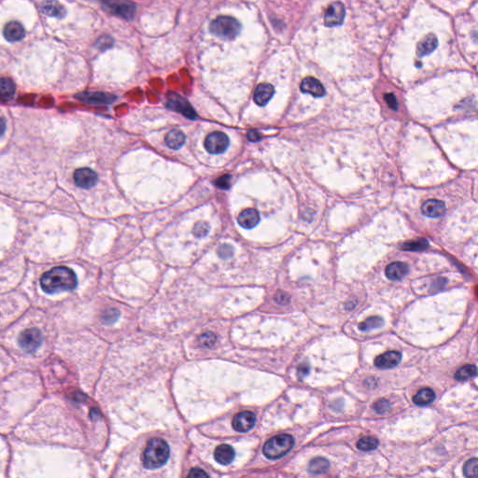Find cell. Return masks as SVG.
Here are the masks:
<instances>
[{
	"label": "cell",
	"mask_w": 478,
	"mask_h": 478,
	"mask_svg": "<svg viewBox=\"0 0 478 478\" xmlns=\"http://www.w3.org/2000/svg\"><path fill=\"white\" fill-rule=\"evenodd\" d=\"M308 370L309 368L307 365H300L299 368H298V375L300 376V378H303V376L307 375L308 374Z\"/></svg>",
	"instance_id": "cell-42"
},
{
	"label": "cell",
	"mask_w": 478,
	"mask_h": 478,
	"mask_svg": "<svg viewBox=\"0 0 478 478\" xmlns=\"http://www.w3.org/2000/svg\"><path fill=\"white\" fill-rule=\"evenodd\" d=\"M429 247V242L424 238L411 240L401 245V249L405 252H423Z\"/></svg>",
	"instance_id": "cell-26"
},
{
	"label": "cell",
	"mask_w": 478,
	"mask_h": 478,
	"mask_svg": "<svg viewBox=\"0 0 478 478\" xmlns=\"http://www.w3.org/2000/svg\"><path fill=\"white\" fill-rule=\"evenodd\" d=\"M477 373V369L474 365L467 364L463 367L460 368L456 373H455V379L458 381H465L467 379H470L472 376H474Z\"/></svg>",
	"instance_id": "cell-28"
},
{
	"label": "cell",
	"mask_w": 478,
	"mask_h": 478,
	"mask_svg": "<svg viewBox=\"0 0 478 478\" xmlns=\"http://www.w3.org/2000/svg\"><path fill=\"white\" fill-rule=\"evenodd\" d=\"M211 33L225 40H233L238 36L242 26L238 21L231 16H219L210 24Z\"/></svg>",
	"instance_id": "cell-3"
},
{
	"label": "cell",
	"mask_w": 478,
	"mask_h": 478,
	"mask_svg": "<svg viewBox=\"0 0 478 478\" xmlns=\"http://www.w3.org/2000/svg\"><path fill=\"white\" fill-rule=\"evenodd\" d=\"M446 211V205L441 200L429 199L424 203L421 207V212L429 218H439Z\"/></svg>",
	"instance_id": "cell-16"
},
{
	"label": "cell",
	"mask_w": 478,
	"mask_h": 478,
	"mask_svg": "<svg viewBox=\"0 0 478 478\" xmlns=\"http://www.w3.org/2000/svg\"><path fill=\"white\" fill-rule=\"evenodd\" d=\"M41 11L45 15L54 18H64L67 14L65 7L58 0H43Z\"/></svg>",
	"instance_id": "cell-17"
},
{
	"label": "cell",
	"mask_w": 478,
	"mask_h": 478,
	"mask_svg": "<svg viewBox=\"0 0 478 478\" xmlns=\"http://www.w3.org/2000/svg\"><path fill=\"white\" fill-rule=\"evenodd\" d=\"M346 10L341 2H333L327 9L324 16V23L328 27H334L343 24Z\"/></svg>",
	"instance_id": "cell-10"
},
{
	"label": "cell",
	"mask_w": 478,
	"mask_h": 478,
	"mask_svg": "<svg viewBox=\"0 0 478 478\" xmlns=\"http://www.w3.org/2000/svg\"><path fill=\"white\" fill-rule=\"evenodd\" d=\"M248 138L249 140L252 141V142H255V141L260 140V135L258 133L257 131L255 130H251L248 132Z\"/></svg>",
	"instance_id": "cell-41"
},
{
	"label": "cell",
	"mask_w": 478,
	"mask_h": 478,
	"mask_svg": "<svg viewBox=\"0 0 478 478\" xmlns=\"http://www.w3.org/2000/svg\"><path fill=\"white\" fill-rule=\"evenodd\" d=\"M41 331L37 328L25 330L19 338V345L26 353H34L42 344Z\"/></svg>",
	"instance_id": "cell-7"
},
{
	"label": "cell",
	"mask_w": 478,
	"mask_h": 478,
	"mask_svg": "<svg viewBox=\"0 0 478 478\" xmlns=\"http://www.w3.org/2000/svg\"><path fill=\"white\" fill-rule=\"evenodd\" d=\"M74 181L76 185L82 189H91L94 187L98 181H99V177L95 172L87 168H79L74 173Z\"/></svg>",
	"instance_id": "cell-11"
},
{
	"label": "cell",
	"mask_w": 478,
	"mask_h": 478,
	"mask_svg": "<svg viewBox=\"0 0 478 478\" xmlns=\"http://www.w3.org/2000/svg\"><path fill=\"white\" fill-rule=\"evenodd\" d=\"M409 271L408 265L403 262H394L386 267V276L391 280H400L407 275Z\"/></svg>",
	"instance_id": "cell-20"
},
{
	"label": "cell",
	"mask_w": 478,
	"mask_h": 478,
	"mask_svg": "<svg viewBox=\"0 0 478 478\" xmlns=\"http://www.w3.org/2000/svg\"><path fill=\"white\" fill-rule=\"evenodd\" d=\"M384 99L386 101L387 105L393 110V111H397L398 110V101H397V99L395 98V95L390 92V93H386L384 95Z\"/></svg>",
	"instance_id": "cell-37"
},
{
	"label": "cell",
	"mask_w": 478,
	"mask_h": 478,
	"mask_svg": "<svg viewBox=\"0 0 478 478\" xmlns=\"http://www.w3.org/2000/svg\"><path fill=\"white\" fill-rule=\"evenodd\" d=\"M81 102L88 105H109L116 100L114 94L102 92H83L75 95Z\"/></svg>",
	"instance_id": "cell-9"
},
{
	"label": "cell",
	"mask_w": 478,
	"mask_h": 478,
	"mask_svg": "<svg viewBox=\"0 0 478 478\" xmlns=\"http://www.w3.org/2000/svg\"><path fill=\"white\" fill-rule=\"evenodd\" d=\"M330 468V462L324 458H315L309 463V472L315 474H320L326 472Z\"/></svg>",
	"instance_id": "cell-27"
},
{
	"label": "cell",
	"mask_w": 478,
	"mask_h": 478,
	"mask_svg": "<svg viewBox=\"0 0 478 478\" xmlns=\"http://www.w3.org/2000/svg\"><path fill=\"white\" fill-rule=\"evenodd\" d=\"M239 225L245 229H252L260 221V215L254 209H246L239 214L237 218Z\"/></svg>",
	"instance_id": "cell-19"
},
{
	"label": "cell",
	"mask_w": 478,
	"mask_h": 478,
	"mask_svg": "<svg viewBox=\"0 0 478 478\" xmlns=\"http://www.w3.org/2000/svg\"><path fill=\"white\" fill-rule=\"evenodd\" d=\"M229 137L222 132H213L205 140V148L211 154H223L229 146Z\"/></svg>",
	"instance_id": "cell-8"
},
{
	"label": "cell",
	"mask_w": 478,
	"mask_h": 478,
	"mask_svg": "<svg viewBox=\"0 0 478 478\" xmlns=\"http://www.w3.org/2000/svg\"><path fill=\"white\" fill-rule=\"evenodd\" d=\"M103 7L107 12L126 21L133 20L136 13V5L131 0H104Z\"/></svg>",
	"instance_id": "cell-5"
},
{
	"label": "cell",
	"mask_w": 478,
	"mask_h": 478,
	"mask_svg": "<svg viewBox=\"0 0 478 478\" xmlns=\"http://www.w3.org/2000/svg\"><path fill=\"white\" fill-rule=\"evenodd\" d=\"M256 423V416L251 411L240 412L233 419V429L239 433H246L252 429Z\"/></svg>",
	"instance_id": "cell-12"
},
{
	"label": "cell",
	"mask_w": 478,
	"mask_h": 478,
	"mask_svg": "<svg viewBox=\"0 0 478 478\" xmlns=\"http://www.w3.org/2000/svg\"><path fill=\"white\" fill-rule=\"evenodd\" d=\"M166 106L172 111H178L190 120H196L197 114L192 105L177 92H167Z\"/></svg>",
	"instance_id": "cell-6"
},
{
	"label": "cell",
	"mask_w": 478,
	"mask_h": 478,
	"mask_svg": "<svg viewBox=\"0 0 478 478\" xmlns=\"http://www.w3.org/2000/svg\"><path fill=\"white\" fill-rule=\"evenodd\" d=\"M435 399H436V393L429 388H424L414 396L413 402L417 405L424 406V405L432 404L435 401Z\"/></svg>",
	"instance_id": "cell-24"
},
{
	"label": "cell",
	"mask_w": 478,
	"mask_h": 478,
	"mask_svg": "<svg viewBox=\"0 0 478 478\" xmlns=\"http://www.w3.org/2000/svg\"><path fill=\"white\" fill-rule=\"evenodd\" d=\"M114 44V39L111 37V36H108V35H103L101 37H99V39L95 41V47L99 50V51H107V50L111 49V47L113 46Z\"/></svg>",
	"instance_id": "cell-32"
},
{
	"label": "cell",
	"mask_w": 478,
	"mask_h": 478,
	"mask_svg": "<svg viewBox=\"0 0 478 478\" xmlns=\"http://www.w3.org/2000/svg\"><path fill=\"white\" fill-rule=\"evenodd\" d=\"M170 449L165 440L154 438L148 442L143 453V463L148 470L158 469L168 460Z\"/></svg>",
	"instance_id": "cell-2"
},
{
	"label": "cell",
	"mask_w": 478,
	"mask_h": 478,
	"mask_svg": "<svg viewBox=\"0 0 478 478\" xmlns=\"http://www.w3.org/2000/svg\"><path fill=\"white\" fill-rule=\"evenodd\" d=\"M383 325V319L380 317H370L359 324V329L362 331H368L380 328Z\"/></svg>",
	"instance_id": "cell-30"
},
{
	"label": "cell",
	"mask_w": 478,
	"mask_h": 478,
	"mask_svg": "<svg viewBox=\"0 0 478 478\" xmlns=\"http://www.w3.org/2000/svg\"><path fill=\"white\" fill-rule=\"evenodd\" d=\"M275 93L274 86L270 83H261L257 86L253 99L256 104L263 107L269 102Z\"/></svg>",
	"instance_id": "cell-18"
},
{
	"label": "cell",
	"mask_w": 478,
	"mask_h": 478,
	"mask_svg": "<svg viewBox=\"0 0 478 478\" xmlns=\"http://www.w3.org/2000/svg\"><path fill=\"white\" fill-rule=\"evenodd\" d=\"M6 131V122L4 121V119L0 118V136L4 135Z\"/></svg>",
	"instance_id": "cell-43"
},
{
	"label": "cell",
	"mask_w": 478,
	"mask_h": 478,
	"mask_svg": "<svg viewBox=\"0 0 478 478\" xmlns=\"http://www.w3.org/2000/svg\"><path fill=\"white\" fill-rule=\"evenodd\" d=\"M230 179H231V177L230 175H225L221 178H219L216 181H215L214 184L219 187V188H221V189H229L230 188Z\"/></svg>",
	"instance_id": "cell-38"
},
{
	"label": "cell",
	"mask_w": 478,
	"mask_h": 478,
	"mask_svg": "<svg viewBox=\"0 0 478 478\" xmlns=\"http://www.w3.org/2000/svg\"><path fill=\"white\" fill-rule=\"evenodd\" d=\"M295 446V438L290 435L282 434L274 436L264 445L263 452L269 460H277L289 453Z\"/></svg>",
	"instance_id": "cell-4"
},
{
	"label": "cell",
	"mask_w": 478,
	"mask_h": 478,
	"mask_svg": "<svg viewBox=\"0 0 478 478\" xmlns=\"http://www.w3.org/2000/svg\"><path fill=\"white\" fill-rule=\"evenodd\" d=\"M402 361V353L399 351H388L376 357L374 365L379 369H391L397 366Z\"/></svg>",
	"instance_id": "cell-13"
},
{
	"label": "cell",
	"mask_w": 478,
	"mask_h": 478,
	"mask_svg": "<svg viewBox=\"0 0 478 478\" xmlns=\"http://www.w3.org/2000/svg\"><path fill=\"white\" fill-rule=\"evenodd\" d=\"M216 340H217V338H216L214 333H212V332H206L199 338L200 344L202 345L203 347H206V348L212 347L216 342Z\"/></svg>",
	"instance_id": "cell-34"
},
{
	"label": "cell",
	"mask_w": 478,
	"mask_h": 478,
	"mask_svg": "<svg viewBox=\"0 0 478 478\" xmlns=\"http://www.w3.org/2000/svg\"><path fill=\"white\" fill-rule=\"evenodd\" d=\"M209 229H210V227H209L208 222L199 221V222H197L196 226L194 228V233L197 237H204L209 233Z\"/></svg>",
	"instance_id": "cell-33"
},
{
	"label": "cell",
	"mask_w": 478,
	"mask_h": 478,
	"mask_svg": "<svg viewBox=\"0 0 478 478\" xmlns=\"http://www.w3.org/2000/svg\"><path fill=\"white\" fill-rule=\"evenodd\" d=\"M118 316H119V312L117 311L116 309H110L104 315L103 319H104L105 323H112L113 321L116 320Z\"/></svg>",
	"instance_id": "cell-39"
},
{
	"label": "cell",
	"mask_w": 478,
	"mask_h": 478,
	"mask_svg": "<svg viewBox=\"0 0 478 478\" xmlns=\"http://www.w3.org/2000/svg\"><path fill=\"white\" fill-rule=\"evenodd\" d=\"M3 35L9 42H17L25 37V28L19 22L13 21L5 25L3 29Z\"/></svg>",
	"instance_id": "cell-15"
},
{
	"label": "cell",
	"mask_w": 478,
	"mask_h": 478,
	"mask_svg": "<svg viewBox=\"0 0 478 478\" xmlns=\"http://www.w3.org/2000/svg\"><path fill=\"white\" fill-rule=\"evenodd\" d=\"M78 279L74 271L66 266H57L43 274L40 287L48 295L69 292L77 287Z\"/></svg>",
	"instance_id": "cell-1"
},
{
	"label": "cell",
	"mask_w": 478,
	"mask_h": 478,
	"mask_svg": "<svg viewBox=\"0 0 478 478\" xmlns=\"http://www.w3.org/2000/svg\"><path fill=\"white\" fill-rule=\"evenodd\" d=\"M218 254H219V256H220L221 259L230 258L231 256H233V247L231 245H228V244L221 245V247L219 248V250H218Z\"/></svg>",
	"instance_id": "cell-36"
},
{
	"label": "cell",
	"mask_w": 478,
	"mask_h": 478,
	"mask_svg": "<svg viewBox=\"0 0 478 478\" xmlns=\"http://www.w3.org/2000/svg\"><path fill=\"white\" fill-rule=\"evenodd\" d=\"M373 407L378 414H382V413H385L391 408V403L385 400V399H381V400H378L377 402L374 403Z\"/></svg>",
	"instance_id": "cell-35"
},
{
	"label": "cell",
	"mask_w": 478,
	"mask_h": 478,
	"mask_svg": "<svg viewBox=\"0 0 478 478\" xmlns=\"http://www.w3.org/2000/svg\"><path fill=\"white\" fill-rule=\"evenodd\" d=\"M438 46V39L435 35H429L417 45V54L419 57L429 56Z\"/></svg>",
	"instance_id": "cell-22"
},
{
	"label": "cell",
	"mask_w": 478,
	"mask_h": 478,
	"mask_svg": "<svg viewBox=\"0 0 478 478\" xmlns=\"http://www.w3.org/2000/svg\"><path fill=\"white\" fill-rule=\"evenodd\" d=\"M477 459L468 460L463 467V472L466 477H477Z\"/></svg>",
	"instance_id": "cell-31"
},
{
	"label": "cell",
	"mask_w": 478,
	"mask_h": 478,
	"mask_svg": "<svg viewBox=\"0 0 478 478\" xmlns=\"http://www.w3.org/2000/svg\"><path fill=\"white\" fill-rule=\"evenodd\" d=\"M215 460L222 465L230 464L235 457L233 448L229 445H221L215 449Z\"/></svg>",
	"instance_id": "cell-21"
},
{
	"label": "cell",
	"mask_w": 478,
	"mask_h": 478,
	"mask_svg": "<svg viewBox=\"0 0 478 478\" xmlns=\"http://www.w3.org/2000/svg\"><path fill=\"white\" fill-rule=\"evenodd\" d=\"M209 474L205 472L202 469L199 468H194L190 470V472L188 474V477H208Z\"/></svg>",
	"instance_id": "cell-40"
},
{
	"label": "cell",
	"mask_w": 478,
	"mask_h": 478,
	"mask_svg": "<svg viewBox=\"0 0 478 478\" xmlns=\"http://www.w3.org/2000/svg\"><path fill=\"white\" fill-rule=\"evenodd\" d=\"M15 83L10 78L0 79V99H12L15 93Z\"/></svg>",
	"instance_id": "cell-25"
},
{
	"label": "cell",
	"mask_w": 478,
	"mask_h": 478,
	"mask_svg": "<svg viewBox=\"0 0 478 478\" xmlns=\"http://www.w3.org/2000/svg\"><path fill=\"white\" fill-rule=\"evenodd\" d=\"M301 91L309 93L314 98H321L326 92L322 83L318 79L313 77H307L303 80L301 83Z\"/></svg>",
	"instance_id": "cell-14"
},
{
	"label": "cell",
	"mask_w": 478,
	"mask_h": 478,
	"mask_svg": "<svg viewBox=\"0 0 478 478\" xmlns=\"http://www.w3.org/2000/svg\"><path fill=\"white\" fill-rule=\"evenodd\" d=\"M379 442L373 436H365L357 443V448L362 451H371L378 447Z\"/></svg>",
	"instance_id": "cell-29"
},
{
	"label": "cell",
	"mask_w": 478,
	"mask_h": 478,
	"mask_svg": "<svg viewBox=\"0 0 478 478\" xmlns=\"http://www.w3.org/2000/svg\"><path fill=\"white\" fill-rule=\"evenodd\" d=\"M186 136L179 130H172L166 136V145L173 150H178L183 146Z\"/></svg>",
	"instance_id": "cell-23"
}]
</instances>
